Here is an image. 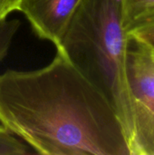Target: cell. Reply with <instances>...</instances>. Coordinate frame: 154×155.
Returning a JSON list of instances; mask_svg holds the SVG:
<instances>
[{
  "instance_id": "6",
  "label": "cell",
  "mask_w": 154,
  "mask_h": 155,
  "mask_svg": "<svg viewBox=\"0 0 154 155\" xmlns=\"http://www.w3.org/2000/svg\"><path fill=\"white\" fill-rule=\"evenodd\" d=\"M35 154L21 139L0 124V155Z\"/></svg>"
},
{
  "instance_id": "7",
  "label": "cell",
  "mask_w": 154,
  "mask_h": 155,
  "mask_svg": "<svg viewBox=\"0 0 154 155\" xmlns=\"http://www.w3.org/2000/svg\"><path fill=\"white\" fill-rule=\"evenodd\" d=\"M19 27L18 19H5L0 23V62L7 54Z\"/></svg>"
},
{
  "instance_id": "2",
  "label": "cell",
  "mask_w": 154,
  "mask_h": 155,
  "mask_svg": "<svg viewBox=\"0 0 154 155\" xmlns=\"http://www.w3.org/2000/svg\"><path fill=\"white\" fill-rule=\"evenodd\" d=\"M127 44L120 0H82L55 48L108 100L134 155Z\"/></svg>"
},
{
  "instance_id": "4",
  "label": "cell",
  "mask_w": 154,
  "mask_h": 155,
  "mask_svg": "<svg viewBox=\"0 0 154 155\" xmlns=\"http://www.w3.org/2000/svg\"><path fill=\"white\" fill-rule=\"evenodd\" d=\"M82 0H20L19 9L35 35L57 46Z\"/></svg>"
},
{
  "instance_id": "8",
  "label": "cell",
  "mask_w": 154,
  "mask_h": 155,
  "mask_svg": "<svg viewBox=\"0 0 154 155\" xmlns=\"http://www.w3.org/2000/svg\"><path fill=\"white\" fill-rule=\"evenodd\" d=\"M128 35L138 38L150 47H154V21L132 30Z\"/></svg>"
},
{
  "instance_id": "5",
  "label": "cell",
  "mask_w": 154,
  "mask_h": 155,
  "mask_svg": "<svg viewBox=\"0 0 154 155\" xmlns=\"http://www.w3.org/2000/svg\"><path fill=\"white\" fill-rule=\"evenodd\" d=\"M120 4L122 24L127 35L154 21V0H120Z\"/></svg>"
},
{
  "instance_id": "9",
  "label": "cell",
  "mask_w": 154,
  "mask_h": 155,
  "mask_svg": "<svg viewBox=\"0 0 154 155\" xmlns=\"http://www.w3.org/2000/svg\"><path fill=\"white\" fill-rule=\"evenodd\" d=\"M20 0H0V23L7 19V16L19 9Z\"/></svg>"
},
{
  "instance_id": "10",
  "label": "cell",
  "mask_w": 154,
  "mask_h": 155,
  "mask_svg": "<svg viewBox=\"0 0 154 155\" xmlns=\"http://www.w3.org/2000/svg\"><path fill=\"white\" fill-rule=\"evenodd\" d=\"M151 49V57H152V61L154 65V47H150Z\"/></svg>"
},
{
  "instance_id": "1",
  "label": "cell",
  "mask_w": 154,
  "mask_h": 155,
  "mask_svg": "<svg viewBox=\"0 0 154 155\" xmlns=\"http://www.w3.org/2000/svg\"><path fill=\"white\" fill-rule=\"evenodd\" d=\"M0 124L35 154L131 155L108 100L57 50L42 68L0 74Z\"/></svg>"
},
{
  "instance_id": "3",
  "label": "cell",
  "mask_w": 154,
  "mask_h": 155,
  "mask_svg": "<svg viewBox=\"0 0 154 155\" xmlns=\"http://www.w3.org/2000/svg\"><path fill=\"white\" fill-rule=\"evenodd\" d=\"M126 71L133 104L134 155H154V65L150 46L130 35Z\"/></svg>"
}]
</instances>
